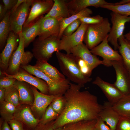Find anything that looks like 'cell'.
<instances>
[{"label":"cell","instance_id":"obj_44","mask_svg":"<svg viewBox=\"0 0 130 130\" xmlns=\"http://www.w3.org/2000/svg\"><path fill=\"white\" fill-rule=\"evenodd\" d=\"M95 127L100 130H112L105 124L104 122L99 117L97 119Z\"/></svg>","mask_w":130,"mask_h":130},{"label":"cell","instance_id":"obj_8","mask_svg":"<svg viewBox=\"0 0 130 130\" xmlns=\"http://www.w3.org/2000/svg\"><path fill=\"white\" fill-rule=\"evenodd\" d=\"M32 2V0H26L14 11L10 12L9 21L11 31L18 34L21 32L23 26L30 12Z\"/></svg>","mask_w":130,"mask_h":130},{"label":"cell","instance_id":"obj_15","mask_svg":"<svg viewBox=\"0 0 130 130\" xmlns=\"http://www.w3.org/2000/svg\"><path fill=\"white\" fill-rule=\"evenodd\" d=\"M71 53L83 60L92 72L95 68L100 64L106 66L105 62L92 54L85 44L82 43L74 47L71 50Z\"/></svg>","mask_w":130,"mask_h":130},{"label":"cell","instance_id":"obj_45","mask_svg":"<svg viewBox=\"0 0 130 130\" xmlns=\"http://www.w3.org/2000/svg\"><path fill=\"white\" fill-rule=\"evenodd\" d=\"M0 130H12L7 122L4 120L3 122L0 120Z\"/></svg>","mask_w":130,"mask_h":130},{"label":"cell","instance_id":"obj_36","mask_svg":"<svg viewBox=\"0 0 130 130\" xmlns=\"http://www.w3.org/2000/svg\"><path fill=\"white\" fill-rule=\"evenodd\" d=\"M81 23L79 19L71 23L65 27L63 31V35L65 36L71 35L78 29Z\"/></svg>","mask_w":130,"mask_h":130},{"label":"cell","instance_id":"obj_38","mask_svg":"<svg viewBox=\"0 0 130 130\" xmlns=\"http://www.w3.org/2000/svg\"><path fill=\"white\" fill-rule=\"evenodd\" d=\"M117 127L118 130H130V118L120 116L116 128Z\"/></svg>","mask_w":130,"mask_h":130},{"label":"cell","instance_id":"obj_9","mask_svg":"<svg viewBox=\"0 0 130 130\" xmlns=\"http://www.w3.org/2000/svg\"><path fill=\"white\" fill-rule=\"evenodd\" d=\"M116 72V79L114 84L125 96L130 95V74L123 60L111 62Z\"/></svg>","mask_w":130,"mask_h":130},{"label":"cell","instance_id":"obj_28","mask_svg":"<svg viewBox=\"0 0 130 130\" xmlns=\"http://www.w3.org/2000/svg\"><path fill=\"white\" fill-rule=\"evenodd\" d=\"M96 119L84 120L70 123L62 127V130H93L95 127Z\"/></svg>","mask_w":130,"mask_h":130},{"label":"cell","instance_id":"obj_14","mask_svg":"<svg viewBox=\"0 0 130 130\" xmlns=\"http://www.w3.org/2000/svg\"><path fill=\"white\" fill-rule=\"evenodd\" d=\"M31 86L34 97L31 109L40 119L53 101L58 96L62 95L45 94L39 92L35 87L31 85Z\"/></svg>","mask_w":130,"mask_h":130},{"label":"cell","instance_id":"obj_24","mask_svg":"<svg viewBox=\"0 0 130 130\" xmlns=\"http://www.w3.org/2000/svg\"><path fill=\"white\" fill-rule=\"evenodd\" d=\"M54 3L49 11L44 18L53 17L59 20L68 18L71 15L68 9L67 2L64 0H53Z\"/></svg>","mask_w":130,"mask_h":130},{"label":"cell","instance_id":"obj_11","mask_svg":"<svg viewBox=\"0 0 130 130\" xmlns=\"http://www.w3.org/2000/svg\"><path fill=\"white\" fill-rule=\"evenodd\" d=\"M32 3L29 15L23 27L32 25L42 15L47 13L52 7L54 2L52 0H32Z\"/></svg>","mask_w":130,"mask_h":130},{"label":"cell","instance_id":"obj_16","mask_svg":"<svg viewBox=\"0 0 130 130\" xmlns=\"http://www.w3.org/2000/svg\"><path fill=\"white\" fill-rule=\"evenodd\" d=\"M19 40V35L11 31L5 47L0 53V71L5 72L6 71L10 58L18 48Z\"/></svg>","mask_w":130,"mask_h":130},{"label":"cell","instance_id":"obj_30","mask_svg":"<svg viewBox=\"0 0 130 130\" xmlns=\"http://www.w3.org/2000/svg\"><path fill=\"white\" fill-rule=\"evenodd\" d=\"M112 107L120 116L130 118V95L125 96Z\"/></svg>","mask_w":130,"mask_h":130},{"label":"cell","instance_id":"obj_41","mask_svg":"<svg viewBox=\"0 0 130 130\" xmlns=\"http://www.w3.org/2000/svg\"><path fill=\"white\" fill-rule=\"evenodd\" d=\"M54 121L44 124L39 123L33 130H62V127L56 129L54 128Z\"/></svg>","mask_w":130,"mask_h":130},{"label":"cell","instance_id":"obj_6","mask_svg":"<svg viewBox=\"0 0 130 130\" xmlns=\"http://www.w3.org/2000/svg\"><path fill=\"white\" fill-rule=\"evenodd\" d=\"M20 67L30 74L45 81L48 86L49 95H63L70 87V82L67 78L63 82H57L47 76L34 65H28L21 66Z\"/></svg>","mask_w":130,"mask_h":130},{"label":"cell","instance_id":"obj_31","mask_svg":"<svg viewBox=\"0 0 130 130\" xmlns=\"http://www.w3.org/2000/svg\"><path fill=\"white\" fill-rule=\"evenodd\" d=\"M17 108L12 104L5 100L0 103V113L1 117L4 120L8 122L13 119L14 114Z\"/></svg>","mask_w":130,"mask_h":130},{"label":"cell","instance_id":"obj_13","mask_svg":"<svg viewBox=\"0 0 130 130\" xmlns=\"http://www.w3.org/2000/svg\"><path fill=\"white\" fill-rule=\"evenodd\" d=\"M0 72L6 76L14 78L19 81L26 82L38 89L41 93L49 95L48 86L45 81L40 78L34 77L21 67L17 73L13 75H8L5 72Z\"/></svg>","mask_w":130,"mask_h":130},{"label":"cell","instance_id":"obj_10","mask_svg":"<svg viewBox=\"0 0 130 130\" xmlns=\"http://www.w3.org/2000/svg\"><path fill=\"white\" fill-rule=\"evenodd\" d=\"M88 25L81 23L78 29L69 36L62 35L60 39L59 51L63 50L66 53H71V50L76 46L83 43L84 34Z\"/></svg>","mask_w":130,"mask_h":130},{"label":"cell","instance_id":"obj_25","mask_svg":"<svg viewBox=\"0 0 130 130\" xmlns=\"http://www.w3.org/2000/svg\"><path fill=\"white\" fill-rule=\"evenodd\" d=\"M41 17L32 25L27 27H23L21 32L24 37L25 48L28 47L36 37L38 36Z\"/></svg>","mask_w":130,"mask_h":130},{"label":"cell","instance_id":"obj_29","mask_svg":"<svg viewBox=\"0 0 130 130\" xmlns=\"http://www.w3.org/2000/svg\"><path fill=\"white\" fill-rule=\"evenodd\" d=\"M10 11H8L0 22V47L2 50L6 42L11 31L9 16Z\"/></svg>","mask_w":130,"mask_h":130},{"label":"cell","instance_id":"obj_19","mask_svg":"<svg viewBox=\"0 0 130 130\" xmlns=\"http://www.w3.org/2000/svg\"><path fill=\"white\" fill-rule=\"evenodd\" d=\"M67 4L69 13L72 15L89 6L98 8L104 5H114L116 3L107 2L104 0H72L67 2Z\"/></svg>","mask_w":130,"mask_h":130},{"label":"cell","instance_id":"obj_3","mask_svg":"<svg viewBox=\"0 0 130 130\" xmlns=\"http://www.w3.org/2000/svg\"><path fill=\"white\" fill-rule=\"evenodd\" d=\"M108 18H105L101 22L88 25L84 36L83 41L91 50L101 43L107 37L111 28Z\"/></svg>","mask_w":130,"mask_h":130},{"label":"cell","instance_id":"obj_27","mask_svg":"<svg viewBox=\"0 0 130 130\" xmlns=\"http://www.w3.org/2000/svg\"><path fill=\"white\" fill-rule=\"evenodd\" d=\"M92 11L90 9L85 8L75 14L71 15L70 17L62 19L59 20L60 30L58 36L60 39L63 35V31L65 27L69 24L81 17L90 16L92 14Z\"/></svg>","mask_w":130,"mask_h":130},{"label":"cell","instance_id":"obj_51","mask_svg":"<svg viewBox=\"0 0 130 130\" xmlns=\"http://www.w3.org/2000/svg\"></svg>","mask_w":130,"mask_h":130},{"label":"cell","instance_id":"obj_12","mask_svg":"<svg viewBox=\"0 0 130 130\" xmlns=\"http://www.w3.org/2000/svg\"><path fill=\"white\" fill-rule=\"evenodd\" d=\"M108 36L100 44L91 50L90 51L93 54L102 57L106 66L109 67L112 66V61H120L123 59L118 51L113 50L109 45Z\"/></svg>","mask_w":130,"mask_h":130},{"label":"cell","instance_id":"obj_48","mask_svg":"<svg viewBox=\"0 0 130 130\" xmlns=\"http://www.w3.org/2000/svg\"><path fill=\"white\" fill-rule=\"evenodd\" d=\"M26 0H18L15 6L10 11L11 13L15 10L21 3L25 1Z\"/></svg>","mask_w":130,"mask_h":130},{"label":"cell","instance_id":"obj_35","mask_svg":"<svg viewBox=\"0 0 130 130\" xmlns=\"http://www.w3.org/2000/svg\"><path fill=\"white\" fill-rule=\"evenodd\" d=\"M50 104L53 110L60 115L64 110L65 105V100L64 96H60L57 97Z\"/></svg>","mask_w":130,"mask_h":130},{"label":"cell","instance_id":"obj_7","mask_svg":"<svg viewBox=\"0 0 130 130\" xmlns=\"http://www.w3.org/2000/svg\"><path fill=\"white\" fill-rule=\"evenodd\" d=\"M112 26L109 33L107 40L113 46L115 50L118 49L119 46L118 40L123 35L127 22H130V16L123 15L112 12L110 13Z\"/></svg>","mask_w":130,"mask_h":130},{"label":"cell","instance_id":"obj_21","mask_svg":"<svg viewBox=\"0 0 130 130\" xmlns=\"http://www.w3.org/2000/svg\"><path fill=\"white\" fill-rule=\"evenodd\" d=\"M108 101L104 102L99 116L112 130H116L120 116Z\"/></svg>","mask_w":130,"mask_h":130},{"label":"cell","instance_id":"obj_22","mask_svg":"<svg viewBox=\"0 0 130 130\" xmlns=\"http://www.w3.org/2000/svg\"><path fill=\"white\" fill-rule=\"evenodd\" d=\"M23 81H15L14 85L19 93V101L20 104L31 106L33 102L34 95L31 85Z\"/></svg>","mask_w":130,"mask_h":130},{"label":"cell","instance_id":"obj_1","mask_svg":"<svg viewBox=\"0 0 130 130\" xmlns=\"http://www.w3.org/2000/svg\"><path fill=\"white\" fill-rule=\"evenodd\" d=\"M69 88L63 96L65 100L64 110L54 121L56 129L66 124L84 120L97 119L102 105L97 97L87 91H81L83 87L70 82Z\"/></svg>","mask_w":130,"mask_h":130},{"label":"cell","instance_id":"obj_40","mask_svg":"<svg viewBox=\"0 0 130 130\" xmlns=\"http://www.w3.org/2000/svg\"><path fill=\"white\" fill-rule=\"evenodd\" d=\"M75 57L81 72L84 75L90 77L92 72L86 63L82 59Z\"/></svg>","mask_w":130,"mask_h":130},{"label":"cell","instance_id":"obj_33","mask_svg":"<svg viewBox=\"0 0 130 130\" xmlns=\"http://www.w3.org/2000/svg\"><path fill=\"white\" fill-rule=\"evenodd\" d=\"M101 7L121 15L130 16V1L128 3L122 5H104Z\"/></svg>","mask_w":130,"mask_h":130},{"label":"cell","instance_id":"obj_39","mask_svg":"<svg viewBox=\"0 0 130 130\" xmlns=\"http://www.w3.org/2000/svg\"><path fill=\"white\" fill-rule=\"evenodd\" d=\"M16 79L4 76L0 77V88L6 89L14 85Z\"/></svg>","mask_w":130,"mask_h":130},{"label":"cell","instance_id":"obj_20","mask_svg":"<svg viewBox=\"0 0 130 130\" xmlns=\"http://www.w3.org/2000/svg\"><path fill=\"white\" fill-rule=\"evenodd\" d=\"M13 119L33 129L38 124L40 120L34 116L29 107L26 106H20L18 108L14 114Z\"/></svg>","mask_w":130,"mask_h":130},{"label":"cell","instance_id":"obj_2","mask_svg":"<svg viewBox=\"0 0 130 130\" xmlns=\"http://www.w3.org/2000/svg\"><path fill=\"white\" fill-rule=\"evenodd\" d=\"M56 55L61 70L70 81L83 87L85 84L91 81V78L81 72L76 57L73 54L58 51L56 52Z\"/></svg>","mask_w":130,"mask_h":130},{"label":"cell","instance_id":"obj_4","mask_svg":"<svg viewBox=\"0 0 130 130\" xmlns=\"http://www.w3.org/2000/svg\"><path fill=\"white\" fill-rule=\"evenodd\" d=\"M60 40L58 37L56 36L43 40L37 38L33 43L32 51L34 57L37 60L48 61L54 52L59 51Z\"/></svg>","mask_w":130,"mask_h":130},{"label":"cell","instance_id":"obj_26","mask_svg":"<svg viewBox=\"0 0 130 130\" xmlns=\"http://www.w3.org/2000/svg\"><path fill=\"white\" fill-rule=\"evenodd\" d=\"M118 49L124 63L130 72V41L122 35L118 39Z\"/></svg>","mask_w":130,"mask_h":130},{"label":"cell","instance_id":"obj_23","mask_svg":"<svg viewBox=\"0 0 130 130\" xmlns=\"http://www.w3.org/2000/svg\"><path fill=\"white\" fill-rule=\"evenodd\" d=\"M34 66L51 78L58 82L65 81V76L60 73L55 67L44 60H37Z\"/></svg>","mask_w":130,"mask_h":130},{"label":"cell","instance_id":"obj_18","mask_svg":"<svg viewBox=\"0 0 130 130\" xmlns=\"http://www.w3.org/2000/svg\"><path fill=\"white\" fill-rule=\"evenodd\" d=\"M92 83L100 88L108 101L113 106L125 96L114 84L105 81L99 76L96 77Z\"/></svg>","mask_w":130,"mask_h":130},{"label":"cell","instance_id":"obj_47","mask_svg":"<svg viewBox=\"0 0 130 130\" xmlns=\"http://www.w3.org/2000/svg\"><path fill=\"white\" fill-rule=\"evenodd\" d=\"M5 89L0 88V102L1 103L5 100Z\"/></svg>","mask_w":130,"mask_h":130},{"label":"cell","instance_id":"obj_37","mask_svg":"<svg viewBox=\"0 0 130 130\" xmlns=\"http://www.w3.org/2000/svg\"><path fill=\"white\" fill-rule=\"evenodd\" d=\"M104 18L99 15L95 16L82 17L79 19L81 23L88 25L99 23L102 21Z\"/></svg>","mask_w":130,"mask_h":130},{"label":"cell","instance_id":"obj_17","mask_svg":"<svg viewBox=\"0 0 130 130\" xmlns=\"http://www.w3.org/2000/svg\"><path fill=\"white\" fill-rule=\"evenodd\" d=\"M60 30L59 20L53 17L40 19L39 32L38 38L43 40L52 36L58 37Z\"/></svg>","mask_w":130,"mask_h":130},{"label":"cell","instance_id":"obj_50","mask_svg":"<svg viewBox=\"0 0 130 130\" xmlns=\"http://www.w3.org/2000/svg\"><path fill=\"white\" fill-rule=\"evenodd\" d=\"M93 130H99L96 127H95V128Z\"/></svg>","mask_w":130,"mask_h":130},{"label":"cell","instance_id":"obj_46","mask_svg":"<svg viewBox=\"0 0 130 130\" xmlns=\"http://www.w3.org/2000/svg\"><path fill=\"white\" fill-rule=\"evenodd\" d=\"M7 12L5 10L4 5L0 4V19L1 20L6 15Z\"/></svg>","mask_w":130,"mask_h":130},{"label":"cell","instance_id":"obj_49","mask_svg":"<svg viewBox=\"0 0 130 130\" xmlns=\"http://www.w3.org/2000/svg\"><path fill=\"white\" fill-rule=\"evenodd\" d=\"M124 36L127 39L130 41V30L128 32L124 35Z\"/></svg>","mask_w":130,"mask_h":130},{"label":"cell","instance_id":"obj_42","mask_svg":"<svg viewBox=\"0 0 130 130\" xmlns=\"http://www.w3.org/2000/svg\"><path fill=\"white\" fill-rule=\"evenodd\" d=\"M7 122L12 130H24L23 123L17 120L13 119Z\"/></svg>","mask_w":130,"mask_h":130},{"label":"cell","instance_id":"obj_43","mask_svg":"<svg viewBox=\"0 0 130 130\" xmlns=\"http://www.w3.org/2000/svg\"><path fill=\"white\" fill-rule=\"evenodd\" d=\"M4 8L7 12L10 11L15 6L18 0H3Z\"/></svg>","mask_w":130,"mask_h":130},{"label":"cell","instance_id":"obj_5","mask_svg":"<svg viewBox=\"0 0 130 130\" xmlns=\"http://www.w3.org/2000/svg\"><path fill=\"white\" fill-rule=\"evenodd\" d=\"M19 42L18 46L11 56L8 63L7 68L5 72L7 74L13 75L17 74L21 66L28 65L34 57L31 52H25L24 41L23 35L21 32L19 34Z\"/></svg>","mask_w":130,"mask_h":130},{"label":"cell","instance_id":"obj_34","mask_svg":"<svg viewBox=\"0 0 130 130\" xmlns=\"http://www.w3.org/2000/svg\"><path fill=\"white\" fill-rule=\"evenodd\" d=\"M59 115L52 109L50 104L46 109L41 118L40 119L39 124H44L56 119Z\"/></svg>","mask_w":130,"mask_h":130},{"label":"cell","instance_id":"obj_32","mask_svg":"<svg viewBox=\"0 0 130 130\" xmlns=\"http://www.w3.org/2000/svg\"><path fill=\"white\" fill-rule=\"evenodd\" d=\"M5 100L17 108L21 106L19 92L14 85L5 89Z\"/></svg>","mask_w":130,"mask_h":130}]
</instances>
